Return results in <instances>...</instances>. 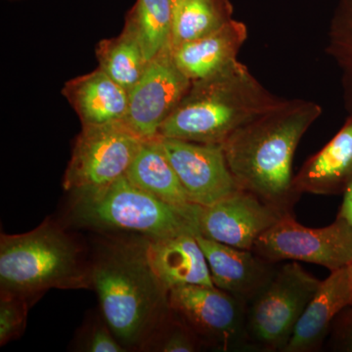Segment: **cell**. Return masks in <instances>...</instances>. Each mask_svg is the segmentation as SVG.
Masks as SVG:
<instances>
[{
    "label": "cell",
    "instance_id": "44dd1931",
    "mask_svg": "<svg viewBox=\"0 0 352 352\" xmlns=\"http://www.w3.org/2000/svg\"><path fill=\"white\" fill-rule=\"evenodd\" d=\"M231 19L228 0H183L173 14L170 47L208 36Z\"/></svg>",
    "mask_w": 352,
    "mask_h": 352
},
{
    "label": "cell",
    "instance_id": "9a60e30c",
    "mask_svg": "<svg viewBox=\"0 0 352 352\" xmlns=\"http://www.w3.org/2000/svg\"><path fill=\"white\" fill-rule=\"evenodd\" d=\"M352 305L347 266L332 271L308 303L283 352H310L320 347L338 314Z\"/></svg>",
    "mask_w": 352,
    "mask_h": 352
},
{
    "label": "cell",
    "instance_id": "d6986e66",
    "mask_svg": "<svg viewBox=\"0 0 352 352\" xmlns=\"http://www.w3.org/2000/svg\"><path fill=\"white\" fill-rule=\"evenodd\" d=\"M126 176L139 188L191 215L198 226L201 206L189 200L175 168L164 154L159 136L143 141Z\"/></svg>",
    "mask_w": 352,
    "mask_h": 352
},
{
    "label": "cell",
    "instance_id": "83f0119b",
    "mask_svg": "<svg viewBox=\"0 0 352 352\" xmlns=\"http://www.w3.org/2000/svg\"><path fill=\"white\" fill-rule=\"evenodd\" d=\"M339 217L346 219L352 226V179L344 191V201L340 208Z\"/></svg>",
    "mask_w": 352,
    "mask_h": 352
},
{
    "label": "cell",
    "instance_id": "3957f363",
    "mask_svg": "<svg viewBox=\"0 0 352 352\" xmlns=\"http://www.w3.org/2000/svg\"><path fill=\"white\" fill-rule=\"evenodd\" d=\"M108 327L122 344H139L170 311L168 291L146 258L142 244L117 245L90 270Z\"/></svg>",
    "mask_w": 352,
    "mask_h": 352
},
{
    "label": "cell",
    "instance_id": "5b68a950",
    "mask_svg": "<svg viewBox=\"0 0 352 352\" xmlns=\"http://www.w3.org/2000/svg\"><path fill=\"white\" fill-rule=\"evenodd\" d=\"M72 212L82 226L142 234L148 239L198 231L191 215L139 188L126 175L108 186L73 194Z\"/></svg>",
    "mask_w": 352,
    "mask_h": 352
},
{
    "label": "cell",
    "instance_id": "8992f818",
    "mask_svg": "<svg viewBox=\"0 0 352 352\" xmlns=\"http://www.w3.org/2000/svg\"><path fill=\"white\" fill-rule=\"evenodd\" d=\"M320 283L298 261L275 268L270 281L247 305L250 347L283 351Z\"/></svg>",
    "mask_w": 352,
    "mask_h": 352
},
{
    "label": "cell",
    "instance_id": "6da1fadb",
    "mask_svg": "<svg viewBox=\"0 0 352 352\" xmlns=\"http://www.w3.org/2000/svg\"><path fill=\"white\" fill-rule=\"evenodd\" d=\"M321 113L315 102L285 99L231 133L221 146L240 189L278 210L291 212L298 197L293 185L294 156Z\"/></svg>",
    "mask_w": 352,
    "mask_h": 352
},
{
    "label": "cell",
    "instance_id": "9c48e42d",
    "mask_svg": "<svg viewBox=\"0 0 352 352\" xmlns=\"http://www.w3.org/2000/svg\"><path fill=\"white\" fill-rule=\"evenodd\" d=\"M252 251L270 263L300 261L332 272L351 263L352 226L338 217L331 226L308 228L288 212L258 238Z\"/></svg>",
    "mask_w": 352,
    "mask_h": 352
},
{
    "label": "cell",
    "instance_id": "277c9868",
    "mask_svg": "<svg viewBox=\"0 0 352 352\" xmlns=\"http://www.w3.org/2000/svg\"><path fill=\"white\" fill-rule=\"evenodd\" d=\"M2 294L28 298L50 289L91 286L75 241L53 222L19 235L0 239Z\"/></svg>",
    "mask_w": 352,
    "mask_h": 352
},
{
    "label": "cell",
    "instance_id": "f1b7e54d",
    "mask_svg": "<svg viewBox=\"0 0 352 352\" xmlns=\"http://www.w3.org/2000/svg\"><path fill=\"white\" fill-rule=\"evenodd\" d=\"M171 6H173V14L177 10L178 7L182 3L183 0H170Z\"/></svg>",
    "mask_w": 352,
    "mask_h": 352
},
{
    "label": "cell",
    "instance_id": "484cf974",
    "mask_svg": "<svg viewBox=\"0 0 352 352\" xmlns=\"http://www.w3.org/2000/svg\"><path fill=\"white\" fill-rule=\"evenodd\" d=\"M113 333L108 325L96 326L90 333L85 349L91 352H122L126 351L120 342L113 337Z\"/></svg>",
    "mask_w": 352,
    "mask_h": 352
},
{
    "label": "cell",
    "instance_id": "30bf717a",
    "mask_svg": "<svg viewBox=\"0 0 352 352\" xmlns=\"http://www.w3.org/2000/svg\"><path fill=\"white\" fill-rule=\"evenodd\" d=\"M191 80L176 66L171 47L148 62L144 74L129 91L126 122L141 138H156L166 119L188 91Z\"/></svg>",
    "mask_w": 352,
    "mask_h": 352
},
{
    "label": "cell",
    "instance_id": "2e32d148",
    "mask_svg": "<svg viewBox=\"0 0 352 352\" xmlns=\"http://www.w3.org/2000/svg\"><path fill=\"white\" fill-rule=\"evenodd\" d=\"M247 38V25L231 19L208 36L171 48V52L176 66L192 82L214 75L237 61Z\"/></svg>",
    "mask_w": 352,
    "mask_h": 352
},
{
    "label": "cell",
    "instance_id": "d4e9b609",
    "mask_svg": "<svg viewBox=\"0 0 352 352\" xmlns=\"http://www.w3.org/2000/svg\"><path fill=\"white\" fill-rule=\"evenodd\" d=\"M179 320V319H178ZM198 338L182 321L176 324L159 346L164 352H193L198 347Z\"/></svg>",
    "mask_w": 352,
    "mask_h": 352
},
{
    "label": "cell",
    "instance_id": "8fae6325",
    "mask_svg": "<svg viewBox=\"0 0 352 352\" xmlns=\"http://www.w3.org/2000/svg\"><path fill=\"white\" fill-rule=\"evenodd\" d=\"M160 142L192 203L210 207L239 191L221 145L166 138Z\"/></svg>",
    "mask_w": 352,
    "mask_h": 352
},
{
    "label": "cell",
    "instance_id": "4316f807",
    "mask_svg": "<svg viewBox=\"0 0 352 352\" xmlns=\"http://www.w3.org/2000/svg\"><path fill=\"white\" fill-rule=\"evenodd\" d=\"M338 329V339L344 351L352 352V305Z\"/></svg>",
    "mask_w": 352,
    "mask_h": 352
},
{
    "label": "cell",
    "instance_id": "5bb4252c",
    "mask_svg": "<svg viewBox=\"0 0 352 352\" xmlns=\"http://www.w3.org/2000/svg\"><path fill=\"white\" fill-rule=\"evenodd\" d=\"M145 239L142 245L148 263L168 291L186 285L214 286L194 231Z\"/></svg>",
    "mask_w": 352,
    "mask_h": 352
},
{
    "label": "cell",
    "instance_id": "52a82bcc",
    "mask_svg": "<svg viewBox=\"0 0 352 352\" xmlns=\"http://www.w3.org/2000/svg\"><path fill=\"white\" fill-rule=\"evenodd\" d=\"M143 141L126 120L83 126L65 173V190L91 191L126 175Z\"/></svg>",
    "mask_w": 352,
    "mask_h": 352
},
{
    "label": "cell",
    "instance_id": "4fadbf2b",
    "mask_svg": "<svg viewBox=\"0 0 352 352\" xmlns=\"http://www.w3.org/2000/svg\"><path fill=\"white\" fill-rule=\"evenodd\" d=\"M195 237L207 259L214 286L247 305L274 273L273 263L254 251L222 244L199 232H195Z\"/></svg>",
    "mask_w": 352,
    "mask_h": 352
},
{
    "label": "cell",
    "instance_id": "7a4b0ae2",
    "mask_svg": "<svg viewBox=\"0 0 352 352\" xmlns=\"http://www.w3.org/2000/svg\"><path fill=\"white\" fill-rule=\"evenodd\" d=\"M284 101L237 60L214 75L192 82L159 136L221 145L236 129Z\"/></svg>",
    "mask_w": 352,
    "mask_h": 352
},
{
    "label": "cell",
    "instance_id": "603a6c76",
    "mask_svg": "<svg viewBox=\"0 0 352 352\" xmlns=\"http://www.w3.org/2000/svg\"><path fill=\"white\" fill-rule=\"evenodd\" d=\"M326 51L339 69L344 107L352 115V0H340L331 21Z\"/></svg>",
    "mask_w": 352,
    "mask_h": 352
},
{
    "label": "cell",
    "instance_id": "cb8c5ba5",
    "mask_svg": "<svg viewBox=\"0 0 352 352\" xmlns=\"http://www.w3.org/2000/svg\"><path fill=\"white\" fill-rule=\"evenodd\" d=\"M29 300L22 296L1 293L0 300V344L18 339L25 328Z\"/></svg>",
    "mask_w": 352,
    "mask_h": 352
},
{
    "label": "cell",
    "instance_id": "f546056e",
    "mask_svg": "<svg viewBox=\"0 0 352 352\" xmlns=\"http://www.w3.org/2000/svg\"><path fill=\"white\" fill-rule=\"evenodd\" d=\"M347 270H349V281H351V291H352V258H351V263H349V265H347Z\"/></svg>",
    "mask_w": 352,
    "mask_h": 352
},
{
    "label": "cell",
    "instance_id": "ffe728a7",
    "mask_svg": "<svg viewBox=\"0 0 352 352\" xmlns=\"http://www.w3.org/2000/svg\"><path fill=\"white\" fill-rule=\"evenodd\" d=\"M96 56L99 68L127 91L140 80L149 62L138 36L127 23L119 36L98 43Z\"/></svg>",
    "mask_w": 352,
    "mask_h": 352
},
{
    "label": "cell",
    "instance_id": "ba28073f",
    "mask_svg": "<svg viewBox=\"0 0 352 352\" xmlns=\"http://www.w3.org/2000/svg\"><path fill=\"white\" fill-rule=\"evenodd\" d=\"M247 303L217 287L186 285L168 291V307L198 340L222 351L251 349Z\"/></svg>",
    "mask_w": 352,
    "mask_h": 352
},
{
    "label": "cell",
    "instance_id": "7c38bea8",
    "mask_svg": "<svg viewBox=\"0 0 352 352\" xmlns=\"http://www.w3.org/2000/svg\"><path fill=\"white\" fill-rule=\"evenodd\" d=\"M284 214L240 189L214 205L200 208L198 232L222 244L252 251L258 238Z\"/></svg>",
    "mask_w": 352,
    "mask_h": 352
},
{
    "label": "cell",
    "instance_id": "e0dca14e",
    "mask_svg": "<svg viewBox=\"0 0 352 352\" xmlns=\"http://www.w3.org/2000/svg\"><path fill=\"white\" fill-rule=\"evenodd\" d=\"M352 179V115L339 132L294 177L296 195L344 192Z\"/></svg>",
    "mask_w": 352,
    "mask_h": 352
},
{
    "label": "cell",
    "instance_id": "7402d4cb",
    "mask_svg": "<svg viewBox=\"0 0 352 352\" xmlns=\"http://www.w3.org/2000/svg\"><path fill=\"white\" fill-rule=\"evenodd\" d=\"M173 9L170 0H138L127 17L148 61L170 46Z\"/></svg>",
    "mask_w": 352,
    "mask_h": 352
},
{
    "label": "cell",
    "instance_id": "ac0fdd59",
    "mask_svg": "<svg viewBox=\"0 0 352 352\" xmlns=\"http://www.w3.org/2000/svg\"><path fill=\"white\" fill-rule=\"evenodd\" d=\"M63 94L83 126L126 120L129 91L100 68L66 82Z\"/></svg>",
    "mask_w": 352,
    "mask_h": 352
}]
</instances>
